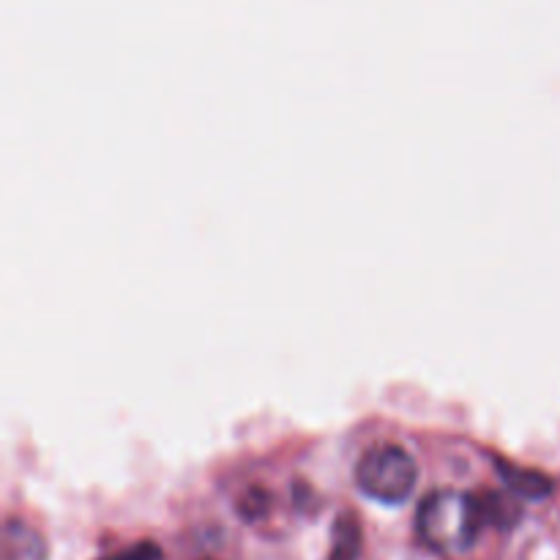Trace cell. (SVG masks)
<instances>
[{
  "mask_svg": "<svg viewBox=\"0 0 560 560\" xmlns=\"http://www.w3.org/2000/svg\"><path fill=\"white\" fill-rule=\"evenodd\" d=\"M479 498L481 517H485V525H495V528H512L520 520V506L514 498L501 495V492H485Z\"/></svg>",
  "mask_w": 560,
  "mask_h": 560,
  "instance_id": "obj_6",
  "label": "cell"
},
{
  "mask_svg": "<svg viewBox=\"0 0 560 560\" xmlns=\"http://www.w3.org/2000/svg\"><path fill=\"white\" fill-rule=\"evenodd\" d=\"M3 560H47V545L31 525L9 520L3 530Z\"/></svg>",
  "mask_w": 560,
  "mask_h": 560,
  "instance_id": "obj_3",
  "label": "cell"
},
{
  "mask_svg": "<svg viewBox=\"0 0 560 560\" xmlns=\"http://www.w3.org/2000/svg\"><path fill=\"white\" fill-rule=\"evenodd\" d=\"M416 481H419V468H416L413 457L392 443L364 452V457L355 465L359 490L386 506L408 501L416 490Z\"/></svg>",
  "mask_w": 560,
  "mask_h": 560,
  "instance_id": "obj_2",
  "label": "cell"
},
{
  "mask_svg": "<svg viewBox=\"0 0 560 560\" xmlns=\"http://www.w3.org/2000/svg\"><path fill=\"white\" fill-rule=\"evenodd\" d=\"M102 560H162V550L153 541H140V545L129 547V550L115 552V556Z\"/></svg>",
  "mask_w": 560,
  "mask_h": 560,
  "instance_id": "obj_8",
  "label": "cell"
},
{
  "mask_svg": "<svg viewBox=\"0 0 560 560\" xmlns=\"http://www.w3.org/2000/svg\"><path fill=\"white\" fill-rule=\"evenodd\" d=\"M268 503H271V498H268V492H262V490H249L244 498H241L238 512L244 514L246 520H260L262 514L268 512Z\"/></svg>",
  "mask_w": 560,
  "mask_h": 560,
  "instance_id": "obj_7",
  "label": "cell"
},
{
  "mask_svg": "<svg viewBox=\"0 0 560 560\" xmlns=\"http://www.w3.org/2000/svg\"><path fill=\"white\" fill-rule=\"evenodd\" d=\"M498 474H501V479L506 481V487L514 495L528 498V501H541V498L550 495L552 487H556L550 476L539 474V470L517 468V465L512 463H498Z\"/></svg>",
  "mask_w": 560,
  "mask_h": 560,
  "instance_id": "obj_4",
  "label": "cell"
},
{
  "mask_svg": "<svg viewBox=\"0 0 560 560\" xmlns=\"http://www.w3.org/2000/svg\"><path fill=\"white\" fill-rule=\"evenodd\" d=\"M485 528L479 498L457 490H438L421 501L416 534L438 552H465Z\"/></svg>",
  "mask_w": 560,
  "mask_h": 560,
  "instance_id": "obj_1",
  "label": "cell"
},
{
  "mask_svg": "<svg viewBox=\"0 0 560 560\" xmlns=\"http://www.w3.org/2000/svg\"><path fill=\"white\" fill-rule=\"evenodd\" d=\"M361 545H364V534H361L359 517L350 512H342L334 520L331 552H328V560H359Z\"/></svg>",
  "mask_w": 560,
  "mask_h": 560,
  "instance_id": "obj_5",
  "label": "cell"
}]
</instances>
